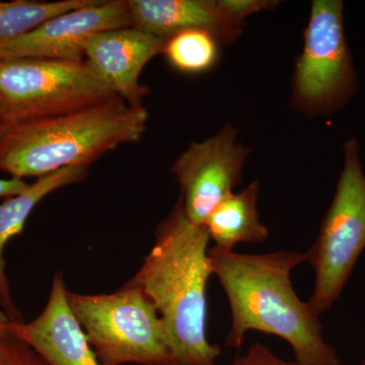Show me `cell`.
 I'll return each mask as SVG.
<instances>
[{"instance_id":"obj_7","label":"cell","mask_w":365,"mask_h":365,"mask_svg":"<svg viewBox=\"0 0 365 365\" xmlns=\"http://www.w3.org/2000/svg\"><path fill=\"white\" fill-rule=\"evenodd\" d=\"M117 97L86 60L0 59L6 122L56 116Z\"/></svg>"},{"instance_id":"obj_21","label":"cell","mask_w":365,"mask_h":365,"mask_svg":"<svg viewBox=\"0 0 365 365\" xmlns=\"http://www.w3.org/2000/svg\"><path fill=\"white\" fill-rule=\"evenodd\" d=\"M4 124H6V119H4V113L0 109V135H1V132L4 130Z\"/></svg>"},{"instance_id":"obj_8","label":"cell","mask_w":365,"mask_h":365,"mask_svg":"<svg viewBox=\"0 0 365 365\" xmlns=\"http://www.w3.org/2000/svg\"><path fill=\"white\" fill-rule=\"evenodd\" d=\"M251 151L237 140V129L227 124L205 140L192 143L176 158L172 173L190 222L203 225L213 209L234 192Z\"/></svg>"},{"instance_id":"obj_22","label":"cell","mask_w":365,"mask_h":365,"mask_svg":"<svg viewBox=\"0 0 365 365\" xmlns=\"http://www.w3.org/2000/svg\"><path fill=\"white\" fill-rule=\"evenodd\" d=\"M360 365H365V359H364V361H362L361 364H360Z\"/></svg>"},{"instance_id":"obj_1","label":"cell","mask_w":365,"mask_h":365,"mask_svg":"<svg viewBox=\"0 0 365 365\" xmlns=\"http://www.w3.org/2000/svg\"><path fill=\"white\" fill-rule=\"evenodd\" d=\"M208 257L232 313L228 348L239 349L247 333L258 331L287 341L297 364L341 365L335 348L324 338L319 314L292 285L290 276L307 262L306 253L241 254L215 246Z\"/></svg>"},{"instance_id":"obj_20","label":"cell","mask_w":365,"mask_h":365,"mask_svg":"<svg viewBox=\"0 0 365 365\" xmlns=\"http://www.w3.org/2000/svg\"><path fill=\"white\" fill-rule=\"evenodd\" d=\"M9 319L7 318L4 312H0V336L7 333V325H9Z\"/></svg>"},{"instance_id":"obj_5","label":"cell","mask_w":365,"mask_h":365,"mask_svg":"<svg viewBox=\"0 0 365 365\" xmlns=\"http://www.w3.org/2000/svg\"><path fill=\"white\" fill-rule=\"evenodd\" d=\"M344 163L316 241L306 252L314 271L309 306L321 316L340 299L365 249V176L355 137L345 141Z\"/></svg>"},{"instance_id":"obj_4","label":"cell","mask_w":365,"mask_h":365,"mask_svg":"<svg viewBox=\"0 0 365 365\" xmlns=\"http://www.w3.org/2000/svg\"><path fill=\"white\" fill-rule=\"evenodd\" d=\"M72 313L101 365H177L157 309L143 290L114 294L67 292Z\"/></svg>"},{"instance_id":"obj_2","label":"cell","mask_w":365,"mask_h":365,"mask_svg":"<svg viewBox=\"0 0 365 365\" xmlns=\"http://www.w3.org/2000/svg\"><path fill=\"white\" fill-rule=\"evenodd\" d=\"M205 225L189 222L181 199L155 230L143 266L126 283L143 290L162 319L177 365H215L222 352L206 334V288L213 275Z\"/></svg>"},{"instance_id":"obj_10","label":"cell","mask_w":365,"mask_h":365,"mask_svg":"<svg viewBox=\"0 0 365 365\" xmlns=\"http://www.w3.org/2000/svg\"><path fill=\"white\" fill-rule=\"evenodd\" d=\"M132 26L167 40L182 31H208L220 45L241 37L252 14L269 11L267 0H128Z\"/></svg>"},{"instance_id":"obj_3","label":"cell","mask_w":365,"mask_h":365,"mask_svg":"<svg viewBox=\"0 0 365 365\" xmlns=\"http://www.w3.org/2000/svg\"><path fill=\"white\" fill-rule=\"evenodd\" d=\"M148 120L144 106L114 97L56 116L6 122L0 135V170L24 180L88 168L119 146L138 143Z\"/></svg>"},{"instance_id":"obj_15","label":"cell","mask_w":365,"mask_h":365,"mask_svg":"<svg viewBox=\"0 0 365 365\" xmlns=\"http://www.w3.org/2000/svg\"><path fill=\"white\" fill-rule=\"evenodd\" d=\"M93 1L95 0L0 1V42L26 35L54 16L88 6Z\"/></svg>"},{"instance_id":"obj_18","label":"cell","mask_w":365,"mask_h":365,"mask_svg":"<svg viewBox=\"0 0 365 365\" xmlns=\"http://www.w3.org/2000/svg\"><path fill=\"white\" fill-rule=\"evenodd\" d=\"M230 365H302L297 361L290 362L281 359L272 350L262 343L256 342L250 346L247 352L237 355Z\"/></svg>"},{"instance_id":"obj_19","label":"cell","mask_w":365,"mask_h":365,"mask_svg":"<svg viewBox=\"0 0 365 365\" xmlns=\"http://www.w3.org/2000/svg\"><path fill=\"white\" fill-rule=\"evenodd\" d=\"M28 184L23 179L11 177V179H0V198H9L23 193L29 188Z\"/></svg>"},{"instance_id":"obj_14","label":"cell","mask_w":365,"mask_h":365,"mask_svg":"<svg viewBox=\"0 0 365 365\" xmlns=\"http://www.w3.org/2000/svg\"><path fill=\"white\" fill-rule=\"evenodd\" d=\"M260 188V182H251L242 191L232 192L213 209L203 225L215 247L234 251L237 245L267 241L270 232L261 222L257 208Z\"/></svg>"},{"instance_id":"obj_13","label":"cell","mask_w":365,"mask_h":365,"mask_svg":"<svg viewBox=\"0 0 365 365\" xmlns=\"http://www.w3.org/2000/svg\"><path fill=\"white\" fill-rule=\"evenodd\" d=\"M88 175V168L86 167L60 170L39 178L23 193L9 197L0 203V306L9 321L23 322V317L14 304L7 279L4 258L7 242L23 232L29 216L46 196L63 187L83 182Z\"/></svg>"},{"instance_id":"obj_16","label":"cell","mask_w":365,"mask_h":365,"mask_svg":"<svg viewBox=\"0 0 365 365\" xmlns=\"http://www.w3.org/2000/svg\"><path fill=\"white\" fill-rule=\"evenodd\" d=\"M220 46L213 34L194 29L168 38L163 54L178 71L202 73L215 66L220 56Z\"/></svg>"},{"instance_id":"obj_6","label":"cell","mask_w":365,"mask_h":365,"mask_svg":"<svg viewBox=\"0 0 365 365\" xmlns=\"http://www.w3.org/2000/svg\"><path fill=\"white\" fill-rule=\"evenodd\" d=\"M295 61L290 105L307 117L330 116L356 93V69L344 32V2L314 0Z\"/></svg>"},{"instance_id":"obj_11","label":"cell","mask_w":365,"mask_h":365,"mask_svg":"<svg viewBox=\"0 0 365 365\" xmlns=\"http://www.w3.org/2000/svg\"><path fill=\"white\" fill-rule=\"evenodd\" d=\"M165 43V39L134 26L105 31L86 42L85 60L117 97L140 107L148 93L139 81L141 72L151 59L163 53Z\"/></svg>"},{"instance_id":"obj_12","label":"cell","mask_w":365,"mask_h":365,"mask_svg":"<svg viewBox=\"0 0 365 365\" xmlns=\"http://www.w3.org/2000/svg\"><path fill=\"white\" fill-rule=\"evenodd\" d=\"M61 273L53 277L49 299L32 322H9L7 333L31 346L49 365H101L72 313Z\"/></svg>"},{"instance_id":"obj_9","label":"cell","mask_w":365,"mask_h":365,"mask_svg":"<svg viewBox=\"0 0 365 365\" xmlns=\"http://www.w3.org/2000/svg\"><path fill=\"white\" fill-rule=\"evenodd\" d=\"M132 26L128 0H95L50 19L32 32L0 42V59L40 58L81 61L96 34Z\"/></svg>"},{"instance_id":"obj_17","label":"cell","mask_w":365,"mask_h":365,"mask_svg":"<svg viewBox=\"0 0 365 365\" xmlns=\"http://www.w3.org/2000/svg\"><path fill=\"white\" fill-rule=\"evenodd\" d=\"M0 365H49L31 346L9 335L0 336Z\"/></svg>"}]
</instances>
